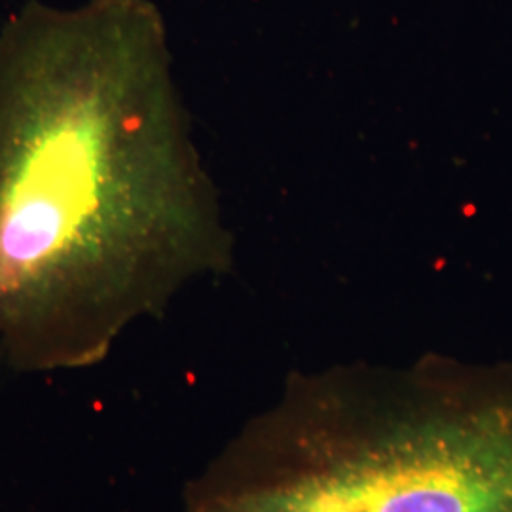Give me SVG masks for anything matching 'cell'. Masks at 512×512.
<instances>
[{
	"mask_svg": "<svg viewBox=\"0 0 512 512\" xmlns=\"http://www.w3.org/2000/svg\"><path fill=\"white\" fill-rule=\"evenodd\" d=\"M181 512H512V368L293 376Z\"/></svg>",
	"mask_w": 512,
	"mask_h": 512,
	"instance_id": "obj_2",
	"label": "cell"
},
{
	"mask_svg": "<svg viewBox=\"0 0 512 512\" xmlns=\"http://www.w3.org/2000/svg\"><path fill=\"white\" fill-rule=\"evenodd\" d=\"M147 0H27L0 27V359L101 365L194 266Z\"/></svg>",
	"mask_w": 512,
	"mask_h": 512,
	"instance_id": "obj_1",
	"label": "cell"
}]
</instances>
